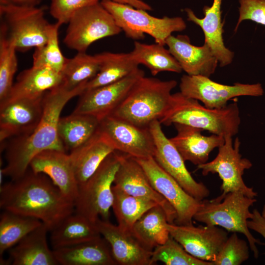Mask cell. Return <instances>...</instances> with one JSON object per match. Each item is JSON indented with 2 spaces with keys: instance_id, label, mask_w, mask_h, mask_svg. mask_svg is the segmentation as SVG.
I'll return each mask as SVG.
<instances>
[{
  "instance_id": "cell-1",
  "label": "cell",
  "mask_w": 265,
  "mask_h": 265,
  "mask_svg": "<svg viewBox=\"0 0 265 265\" xmlns=\"http://www.w3.org/2000/svg\"><path fill=\"white\" fill-rule=\"evenodd\" d=\"M0 208L40 220L50 232L75 212L67 199L47 175L30 169L21 177L0 186Z\"/></svg>"
},
{
  "instance_id": "cell-2",
  "label": "cell",
  "mask_w": 265,
  "mask_h": 265,
  "mask_svg": "<svg viewBox=\"0 0 265 265\" xmlns=\"http://www.w3.org/2000/svg\"><path fill=\"white\" fill-rule=\"evenodd\" d=\"M84 84L72 90L61 84L45 93L42 115L35 129L28 135L13 138L5 146L6 165L0 170L4 176L12 180L21 177L28 169L32 159L42 151L66 152L58 133L59 120L66 104L83 92Z\"/></svg>"
},
{
  "instance_id": "cell-3",
  "label": "cell",
  "mask_w": 265,
  "mask_h": 265,
  "mask_svg": "<svg viewBox=\"0 0 265 265\" xmlns=\"http://www.w3.org/2000/svg\"><path fill=\"white\" fill-rule=\"evenodd\" d=\"M159 121L165 126L182 124L233 137L238 132L241 120L236 102L220 109L209 108L179 92L172 94L168 108Z\"/></svg>"
},
{
  "instance_id": "cell-4",
  "label": "cell",
  "mask_w": 265,
  "mask_h": 265,
  "mask_svg": "<svg viewBox=\"0 0 265 265\" xmlns=\"http://www.w3.org/2000/svg\"><path fill=\"white\" fill-rule=\"evenodd\" d=\"M177 85L174 80H162L144 76L136 82L110 115L138 127L149 128L153 122L159 121L165 114L171 91Z\"/></svg>"
},
{
  "instance_id": "cell-5",
  "label": "cell",
  "mask_w": 265,
  "mask_h": 265,
  "mask_svg": "<svg viewBox=\"0 0 265 265\" xmlns=\"http://www.w3.org/2000/svg\"><path fill=\"white\" fill-rule=\"evenodd\" d=\"M257 201L239 192H229L223 198L219 196L211 200L204 199L193 219L205 225L219 226L228 232L240 233L246 237L254 256L257 258V244L263 243L253 237L247 226L252 218L249 208Z\"/></svg>"
},
{
  "instance_id": "cell-6",
  "label": "cell",
  "mask_w": 265,
  "mask_h": 265,
  "mask_svg": "<svg viewBox=\"0 0 265 265\" xmlns=\"http://www.w3.org/2000/svg\"><path fill=\"white\" fill-rule=\"evenodd\" d=\"M120 153L115 151L102 162L95 173L79 186L75 212L96 223L100 216L109 220L113 200L112 186L120 165Z\"/></svg>"
},
{
  "instance_id": "cell-7",
  "label": "cell",
  "mask_w": 265,
  "mask_h": 265,
  "mask_svg": "<svg viewBox=\"0 0 265 265\" xmlns=\"http://www.w3.org/2000/svg\"><path fill=\"white\" fill-rule=\"evenodd\" d=\"M0 37L12 43L17 51L43 46L51 25L42 8L0 5Z\"/></svg>"
},
{
  "instance_id": "cell-8",
  "label": "cell",
  "mask_w": 265,
  "mask_h": 265,
  "mask_svg": "<svg viewBox=\"0 0 265 265\" xmlns=\"http://www.w3.org/2000/svg\"><path fill=\"white\" fill-rule=\"evenodd\" d=\"M101 3L126 36L134 40L142 39L147 34L156 43L165 46L167 38L173 32L182 31L186 27L185 21L180 17L158 18L146 10L128 5L109 0H102Z\"/></svg>"
},
{
  "instance_id": "cell-9",
  "label": "cell",
  "mask_w": 265,
  "mask_h": 265,
  "mask_svg": "<svg viewBox=\"0 0 265 265\" xmlns=\"http://www.w3.org/2000/svg\"><path fill=\"white\" fill-rule=\"evenodd\" d=\"M68 24L63 42L67 47L78 52H86L94 42L122 31L99 1L78 10Z\"/></svg>"
},
{
  "instance_id": "cell-10",
  "label": "cell",
  "mask_w": 265,
  "mask_h": 265,
  "mask_svg": "<svg viewBox=\"0 0 265 265\" xmlns=\"http://www.w3.org/2000/svg\"><path fill=\"white\" fill-rule=\"evenodd\" d=\"M240 142L237 137L233 143L232 137H225L224 143L219 147L217 155L212 161L197 166L203 176L209 173H217L222 184L221 198L229 192H239L245 196L255 198L257 192L248 187L244 182L242 176L244 171L250 169L252 163L250 160L242 158L239 152Z\"/></svg>"
},
{
  "instance_id": "cell-11",
  "label": "cell",
  "mask_w": 265,
  "mask_h": 265,
  "mask_svg": "<svg viewBox=\"0 0 265 265\" xmlns=\"http://www.w3.org/2000/svg\"><path fill=\"white\" fill-rule=\"evenodd\" d=\"M179 87L180 92L185 96L201 101L207 107L215 109L225 107L233 98L242 96L259 97L264 92L259 83L225 85L201 75H183Z\"/></svg>"
},
{
  "instance_id": "cell-12",
  "label": "cell",
  "mask_w": 265,
  "mask_h": 265,
  "mask_svg": "<svg viewBox=\"0 0 265 265\" xmlns=\"http://www.w3.org/2000/svg\"><path fill=\"white\" fill-rule=\"evenodd\" d=\"M135 159L143 169L154 188L175 210L177 217L174 223L193 224V217L201 207V201L188 194L154 157Z\"/></svg>"
},
{
  "instance_id": "cell-13",
  "label": "cell",
  "mask_w": 265,
  "mask_h": 265,
  "mask_svg": "<svg viewBox=\"0 0 265 265\" xmlns=\"http://www.w3.org/2000/svg\"><path fill=\"white\" fill-rule=\"evenodd\" d=\"M149 129L155 144L154 158L157 163L192 197L199 201L208 197L209 189L192 177L181 155L163 132L159 121L153 122Z\"/></svg>"
},
{
  "instance_id": "cell-14",
  "label": "cell",
  "mask_w": 265,
  "mask_h": 265,
  "mask_svg": "<svg viewBox=\"0 0 265 265\" xmlns=\"http://www.w3.org/2000/svg\"><path fill=\"white\" fill-rule=\"evenodd\" d=\"M144 72L138 68L115 82L84 90L73 113L93 116L100 121L110 115L121 104Z\"/></svg>"
},
{
  "instance_id": "cell-15",
  "label": "cell",
  "mask_w": 265,
  "mask_h": 265,
  "mask_svg": "<svg viewBox=\"0 0 265 265\" xmlns=\"http://www.w3.org/2000/svg\"><path fill=\"white\" fill-rule=\"evenodd\" d=\"M170 235L189 254L200 260L213 262L224 242L228 232L217 226L192 224L178 225L167 223Z\"/></svg>"
},
{
  "instance_id": "cell-16",
  "label": "cell",
  "mask_w": 265,
  "mask_h": 265,
  "mask_svg": "<svg viewBox=\"0 0 265 265\" xmlns=\"http://www.w3.org/2000/svg\"><path fill=\"white\" fill-rule=\"evenodd\" d=\"M99 128L116 151L135 159L154 157L155 147L149 128H142L112 115L100 121Z\"/></svg>"
},
{
  "instance_id": "cell-17",
  "label": "cell",
  "mask_w": 265,
  "mask_h": 265,
  "mask_svg": "<svg viewBox=\"0 0 265 265\" xmlns=\"http://www.w3.org/2000/svg\"><path fill=\"white\" fill-rule=\"evenodd\" d=\"M43 96L22 98L0 106V144L33 131L42 115Z\"/></svg>"
},
{
  "instance_id": "cell-18",
  "label": "cell",
  "mask_w": 265,
  "mask_h": 265,
  "mask_svg": "<svg viewBox=\"0 0 265 265\" xmlns=\"http://www.w3.org/2000/svg\"><path fill=\"white\" fill-rule=\"evenodd\" d=\"M113 185L130 195L155 202L165 212L168 223H174L177 217L175 210L154 188L143 169L134 158L120 153V165Z\"/></svg>"
},
{
  "instance_id": "cell-19",
  "label": "cell",
  "mask_w": 265,
  "mask_h": 265,
  "mask_svg": "<svg viewBox=\"0 0 265 265\" xmlns=\"http://www.w3.org/2000/svg\"><path fill=\"white\" fill-rule=\"evenodd\" d=\"M29 168L35 173L47 175L62 194L74 203L79 185L69 154L56 150L42 151L32 159Z\"/></svg>"
},
{
  "instance_id": "cell-20",
  "label": "cell",
  "mask_w": 265,
  "mask_h": 265,
  "mask_svg": "<svg viewBox=\"0 0 265 265\" xmlns=\"http://www.w3.org/2000/svg\"><path fill=\"white\" fill-rule=\"evenodd\" d=\"M100 234L109 245L116 265H152V251L144 247L131 233L122 231L109 220L96 222Z\"/></svg>"
},
{
  "instance_id": "cell-21",
  "label": "cell",
  "mask_w": 265,
  "mask_h": 265,
  "mask_svg": "<svg viewBox=\"0 0 265 265\" xmlns=\"http://www.w3.org/2000/svg\"><path fill=\"white\" fill-rule=\"evenodd\" d=\"M165 45L187 75L210 78L214 73L218 62L206 44L196 46L190 43L186 35H171L167 38Z\"/></svg>"
},
{
  "instance_id": "cell-22",
  "label": "cell",
  "mask_w": 265,
  "mask_h": 265,
  "mask_svg": "<svg viewBox=\"0 0 265 265\" xmlns=\"http://www.w3.org/2000/svg\"><path fill=\"white\" fill-rule=\"evenodd\" d=\"M116 151L109 138L100 128L84 144L69 155L79 186L85 182L110 154Z\"/></svg>"
},
{
  "instance_id": "cell-23",
  "label": "cell",
  "mask_w": 265,
  "mask_h": 265,
  "mask_svg": "<svg viewBox=\"0 0 265 265\" xmlns=\"http://www.w3.org/2000/svg\"><path fill=\"white\" fill-rule=\"evenodd\" d=\"M177 134L170 139L184 160L197 166L208 162L210 153L225 141V137L202 134V130L182 124L174 125Z\"/></svg>"
},
{
  "instance_id": "cell-24",
  "label": "cell",
  "mask_w": 265,
  "mask_h": 265,
  "mask_svg": "<svg viewBox=\"0 0 265 265\" xmlns=\"http://www.w3.org/2000/svg\"><path fill=\"white\" fill-rule=\"evenodd\" d=\"M222 0H213L211 6L203 8L204 17L199 18L190 8L185 9L187 20L199 26L202 29L205 42L217 58L221 67L231 64L234 53L225 46L223 33V23L221 20Z\"/></svg>"
},
{
  "instance_id": "cell-25",
  "label": "cell",
  "mask_w": 265,
  "mask_h": 265,
  "mask_svg": "<svg viewBox=\"0 0 265 265\" xmlns=\"http://www.w3.org/2000/svg\"><path fill=\"white\" fill-rule=\"evenodd\" d=\"M47 226L42 223L9 250L7 265H59L53 250L49 247Z\"/></svg>"
},
{
  "instance_id": "cell-26",
  "label": "cell",
  "mask_w": 265,
  "mask_h": 265,
  "mask_svg": "<svg viewBox=\"0 0 265 265\" xmlns=\"http://www.w3.org/2000/svg\"><path fill=\"white\" fill-rule=\"evenodd\" d=\"M62 82L61 73L47 68L32 66L20 73L7 97L0 102V106L22 98L42 96Z\"/></svg>"
},
{
  "instance_id": "cell-27",
  "label": "cell",
  "mask_w": 265,
  "mask_h": 265,
  "mask_svg": "<svg viewBox=\"0 0 265 265\" xmlns=\"http://www.w3.org/2000/svg\"><path fill=\"white\" fill-rule=\"evenodd\" d=\"M53 250L59 265H116L109 244L101 235L75 245Z\"/></svg>"
},
{
  "instance_id": "cell-28",
  "label": "cell",
  "mask_w": 265,
  "mask_h": 265,
  "mask_svg": "<svg viewBox=\"0 0 265 265\" xmlns=\"http://www.w3.org/2000/svg\"><path fill=\"white\" fill-rule=\"evenodd\" d=\"M50 232L53 249L75 245L101 236L96 223L75 212Z\"/></svg>"
},
{
  "instance_id": "cell-29",
  "label": "cell",
  "mask_w": 265,
  "mask_h": 265,
  "mask_svg": "<svg viewBox=\"0 0 265 265\" xmlns=\"http://www.w3.org/2000/svg\"><path fill=\"white\" fill-rule=\"evenodd\" d=\"M96 55L99 61V70L93 78L85 83L84 90L115 82L139 68L131 53L103 52Z\"/></svg>"
},
{
  "instance_id": "cell-30",
  "label": "cell",
  "mask_w": 265,
  "mask_h": 265,
  "mask_svg": "<svg viewBox=\"0 0 265 265\" xmlns=\"http://www.w3.org/2000/svg\"><path fill=\"white\" fill-rule=\"evenodd\" d=\"M163 209L157 205L145 212L133 225L131 233L146 249L153 251L164 244L170 237Z\"/></svg>"
},
{
  "instance_id": "cell-31",
  "label": "cell",
  "mask_w": 265,
  "mask_h": 265,
  "mask_svg": "<svg viewBox=\"0 0 265 265\" xmlns=\"http://www.w3.org/2000/svg\"><path fill=\"white\" fill-rule=\"evenodd\" d=\"M100 121L88 114H75L60 117L58 133L65 151L70 152L87 142L98 130Z\"/></svg>"
},
{
  "instance_id": "cell-32",
  "label": "cell",
  "mask_w": 265,
  "mask_h": 265,
  "mask_svg": "<svg viewBox=\"0 0 265 265\" xmlns=\"http://www.w3.org/2000/svg\"><path fill=\"white\" fill-rule=\"evenodd\" d=\"M112 192V208L117 226L125 232L131 233L135 222L149 209L158 205L152 200L130 195L114 185Z\"/></svg>"
},
{
  "instance_id": "cell-33",
  "label": "cell",
  "mask_w": 265,
  "mask_h": 265,
  "mask_svg": "<svg viewBox=\"0 0 265 265\" xmlns=\"http://www.w3.org/2000/svg\"><path fill=\"white\" fill-rule=\"evenodd\" d=\"M164 46L156 43L147 44L135 41L130 53L135 62L148 68L153 76L165 71L181 73L180 64Z\"/></svg>"
},
{
  "instance_id": "cell-34",
  "label": "cell",
  "mask_w": 265,
  "mask_h": 265,
  "mask_svg": "<svg viewBox=\"0 0 265 265\" xmlns=\"http://www.w3.org/2000/svg\"><path fill=\"white\" fill-rule=\"evenodd\" d=\"M42 223L35 218L3 211L0 216V257Z\"/></svg>"
},
{
  "instance_id": "cell-35",
  "label": "cell",
  "mask_w": 265,
  "mask_h": 265,
  "mask_svg": "<svg viewBox=\"0 0 265 265\" xmlns=\"http://www.w3.org/2000/svg\"><path fill=\"white\" fill-rule=\"evenodd\" d=\"M100 64L96 54L78 52L73 58H67L61 72V84L72 90L93 78L99 70Z\"/></svg>"
},
{
  "instance_id": "cell-36",
  "label": "cell",
  "mask_w": 265,
  "mask_h": 265,
  "mask_svg": "<svg viewBox=\"0 0 265 265\" xmlns=\"http://www.w3.org/2000/svg\"><path fill=\"white\" fill-rule=\"evenodd\" d=\"M60 26L57 22L51 25L47 42L35 50L32 66L47 68L61 73L67 58L63 56L59 46L58 30Z\"/></svg>"
},
{
  "instance_id": "cell-37",
  "label": "cell",
  "mask_w": 265,
  "mask_h": 265,
  "mask_svg": "<svg viewBox=\"0 0 265 265\" xmlns=\"http://www.w3.org/2000/svg\"><path fill=\"white\" fill-rule=\"evenodd\" d=\"M158 262L166 265H213L212 262L200 260L189 254L170 235L164 244L158 246L152 251V265Z\"/></svg>"
},
{
  "instance_id": "cell-38",
  "label": "cell",
  "mask_w": 265,
  "mask_h": 265,
  "mask_svg": "<svg viewBox=\"0 0 265 265\" xmlns=\"http://www.w3.org/2000/svg\"><path fill=\"white\" fill-rule=\"evenodd\" d=\"M16 49L13 44L0 37V102L8 96L18 67Z\"/></svg>"
},
{
  "instance_id": "cell-39",
  "label": "cell",
  "mask_w": 265,
  "mask_h": 265,
  "mask_svg": "<svg viewBox=\"0 0 265 265\" xmlns=\"http://www.w3.org/2000/svg\"><path fill=\"white\" fill-rule=\"evenodd\" d=\"M249 243L237 233L228 236L220 248L213 265H240L249 257Z\"/></svg>"
},
{
  "instance_id": "cell-40",
  "label": "cell",
  "mask_w": 265,
  "mask_h": 265,
  "mask_svg": "<svg viewBox=\"0 0 265 265\" xmlns=\"http://www.w3.org/2000/svg\"><path fill=\"white\" fill-rule=\"evenodd\" d=\"M99 1V0H52L50 12L61 25L67 24L78 10Z\"/></svg>"
},
{
  "instance_id": "cell-41",
  "label": "cell",
  "mask_w": 265,
  "mask_h": 265,
  "mask_svg": "<svg viewBox=\"0 0 265 265\" xmlns=\"http://www.w3.org/2000/svg\"><path fill=\"white\" fill-rule=\"evenodd\" d=\"M239 16L236 31L244 20H249L265 26V0H239Z\"/></svg>"
},
{
  "instance_id": "cell-42",
  "label": "cell",
  "mask_w": 265,
  "mask_h": 265,
  "mask_svg": "<svg viewBox=\"0 0 265 265\" xmlns=\"http://www.w3.org/2000/svg\"><path fill=\"white\" fill-rule=\"evenodd\" d=\"M247 223L249 229L260 234L265 239V219L258 210H253L252 218L247 220Z\"/></svg>"
},
{
  "instance_id": "cell-43",
  "label": "cell",
  "mask_w": 265,
  "mask_h": 265,
  "mask_svg": "<svg viewBox=\"0 0 265 265\" xmlns=\"http://www.w3.org/2000/svg\"><path fill=\"white\" fill-rule=\"evenodd\" d=\"M43 0H0V5L22 7H36Z\"/></svg>"
},
{
  "instance_id": "cell-44",
  "label": "cell",
  "mask_w": 265,
  "mask_h": 265,
  "mask_svg": "<svg viewBox=\"0 0 265 265\" xmlns=\"http://www.w3.org/2000/svg\"><path fill=\"white\" fill-rule=\"evenodd\" d=\"M113 2L126 4L135 8L150 11L152 9L151 6L141 0H109Z\"/></svg>"
},
{
  "instance_id": "cell-45",
  "label": "cell",
  "mask_w": 265,
  "mask_h": 265,
  "mask_svg": "<svg viewBox=\"0 0 265 265\" xmlns=\"http://www.w3.org/2000/svg\"><path fill=\"white\" fill-rule=\"evenodd\" d=\"M262 216L265 218V203L264 205L263 206L262 212L261 213Z\"/></svg>"
}]
</instances>
